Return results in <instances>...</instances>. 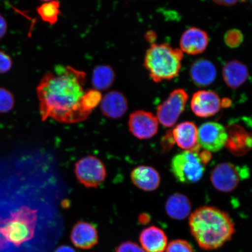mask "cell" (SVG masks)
<instances>
[{
	"mask_svg": "<svg viewBox=\"0 0 252 252\" xmlns=\"http://www.w3.org/2000/svg\"><path fill=\"white\" fill-rule=\"evenodd\" d=\"M242 1L243 2H246V1H250V0H242Z\"/></svg>",
	"mask_w": 252,
	"mask_h": 252,
	"instance_id": "cell-36",
	"label": "cell"
},
{
	"mask_svg": "<svg viewBox=\"0 0 252 252\" xmlns=\"http://www.w3.org/2000/svg\"><path fill=\"white\" fill-rule=\"evenodd\" d=\"M75 173L78 181L88 188L98 187L106 176L105 166L101 160L91 156L78 160L75 166Z\"/></svg>",
	"mask_w": 252,
	"mask_h": 252,
	"instance_id": "cell-8",
	"label": "cell"
},
{
	"mask_svg": "<svg viewBox=\"0 0 252 252\" xmlns=\"http://www.w3.org/2000/svg\"><path fill=\"white\" fill-rule=\"evenodd\" d=\"M200 149L199 146L173 157L171 169L177 181L184 184H193L202 178L205 164L200 158Z\"/></svg>",
	"mask_w": 252,
	"mask_h": 252,
	"instance_id": "cell-5",
	"label": "cell"
},
{
	"mask_svg": "<svg viewBox=\"0 0 252 252\" xmlns=\"http://www.w3.org/2000/svg\"><path fill=\"white\" fill-rule=\"evenodd\" d=\"M189 224L191 235L198 245L207 251L222 247L235 232L231 217L215 207L198 208L189 217Z\"/></svg>",
	"mask_w": 252,
	"mask_h": 252,
	"instance_id": "cell-3",
	"label": "cell"
},
{
	"mask_svg": "<svg viewBox=\"0 0 252 252\" xmlns=\"http://www.w3.org/2000/svg\"><path fill=\"white\" fill-rule=\"evenodd\" d=\"M115 80V72L110 65H98L94 69L92 83L94 89L99 91L108 90Z\"/></svg>",
	"mask_w": 252,
	"mask_h": 252,
	"instance_id": "cell-22",
	"label": "cell"
},
{
	"mask_svg": "<svg viewBox=\"0 0 252 252\" xmlns=\"http://www.w3.org/2000/svg\"><path fill=\"white\" fill-rule=\"evenodd\" d=\"M250 174L247 167L236 166L231 163H222L216 166L211 174V182L217 190L231 192L239 183Z\"/></svg>",
	"mask_w": 252,
	"mask_h": 252,
	"instance_id": "cell-6",
	"label": "cell"
},
{
	"mask_svg": "<svg viewBox=\"0 0 252 252\" xmlns=\"http://www.w3.org/2000/svg\"><path fill=\"white\" fill-rule=\"evenodd\" d=\"M61 4L58 1H46L37 8V13L43 21L50 25L55 24L58 22L59 16L61 15L60 11Z\"/></svg>",
	"mask_w": 252,
	"mask_h": 252,
	"instance_id": "cell-23",
	"label": "cell"
},
{
	"mask_svg": "<svg viewBox=\"0 0 252 252\" xmlns=\"http://www.w3.org/2000/svg\"><path fill=\"white\" fill-rule=\"evenodd\" d=\"M190 75L192 81L199 87L212 84L217 77V70L212 62L206 59L198 60L192 64Z\"/></svg>",
	"mask_w": 252,
	"mask_h": 252,
	"instance_id": "cell-19",
	"label": "cell"
},
{
	"mask_svg": "<svg viewBox=\"0 0 252 252\" xmlns=\"http://www.w3.org/2000/svg\"><path fill=\"white\" fill-rule=\"evenodd\" d=\"M209 43V37L206 31L196 27L185 31L180 40L181 51L190 55L203 53Z\"/></svg>",
	"mask_w": 252,
	"mask_h": 252,
	"instance_id": "cell-13",
	"label": "cell"
},
{
	"mask_svg": "<svg viewBox=\"0 0 252 252\" xmlns=\"http://www.w3.org/2000/svg\"><path fill=\"white\" fill-rule=\"evenodd\" d=\"M162 146L164 149H168L169 147H171L172 145L175 143L172 134V132H169L165 135V136L163 137Z\"/></svg>",
	"mask_w": 252,
	"mask_h": 252,
	"instance_id": "cell-30",
	"label": "cell"
},
{
	"mask_svg": "<svg viewBox=\"0 0 252 252\" xmlns=\"http://www.w3.org/2000/svg\"><path fill=\"white\" fill-rule=\"evenodd\" d=\"M12 60L7 54L0 50V74L6 73L11 70Z\"/></svg>",
	"mask_w": 252,
	"mask_h": 252,
	"instance_id": "cell-29",
	"label": "cell"
},
{
	"mask_svg": "<svg viewBox=\"0 0 252 252\" xmlns=\"http://www.w3.org/2000/svg\"><path fill=\"white\" fill-rule=\"evenodd\" d=\"M165 210L171 219L176 220H185L190 214L191 203L185 195L179 193H175L167 200Z\"/></svg>",
	"mask_w": 252,
	"mask_h": 252,
	"instance_id": "cell-21",
	"label": "cell"
},
{
	"mask_svg": "<svg viewBox=\"0 0 252 252\" xmlns=\"http://www.w3.org/2000/svg\"><path fill=\"white\" fill-rule=\"evenodd\" d=\"M141 247L146 252H163L168 245L164 231L155 226L144 229L140 235Z\"/></svg>",
	"mask_w": 252,
	"mask_h": 252,
	"instance_id": "cell-18",
	"label": "cell"
},
{
	"mask_svg": "<svg viewBox=\"0 0 252 252\" xmlns=\"http://www.w3.org/2000/svg\"><path fill=\"white\" fill-rule=\"evenodd\" d=\"M42 1H52V0H42Z\"/></svg>",
	"mask_w": 252,
	"mask_h": 252,
	"instance_id": "cell-35",
	"label": "cell"
},
{
	"mask_svg": "<svg viewBox=\"0 0 252 252\" xmlns=\"http://www.w3.org/2000/svg\"><path fill=\"white\" fill-rule=\"evenodd\" d=\"M198 128L191 122H184L176 126L172 131L175 143L185 151H190L199 147L197 143Z\"/></svg>",
	"mask_w": 252,
	"mask_h": 252,
	"instance_id": "cell-16",
	"label": "cell"
},
{
	"mask_svg": "<svg viewBox=\"0 0 252 252\" xmlns=\"http://www.w3.org/2000/svg\"><path fill=\"white\" fill-rule=\"evenodd\" d=\"M7 31V23L5 18L0 14V39L4 36Z\"/></svg>",
	"mask_w": 252,
	"mask_h": 252,
	"instance_id": "cell-31",
	"label": "cell"
},
{
	"mask_svg": "<svg viewBox=\"0 0 252 252\" xmlns=\"http://www.w3.org/2000/svg\"><path fill=\"white\" fill-rule=\"evenodd\" d=\"M54 252H76L73 248L68 245L60 246Z\"/></svg>",
	"mask_w": 252,
	"mask_h": 252,
	"instance_id": "cell-34",
	"label": "cell"
},
{
	"mask_svg": "<svg viewBox=\"0 0 252 252\" xmlns=\"http://www.w3.org/2000/svg\"><path fill=\"white\" fill-rule=\"evenodd\" d=\"M213 1L217 4L230 7L236 4L239 0H213Z\"/></svg>",
	"mask_w": 252,
	"mask_h": 252,
	"instance_id": "cell-32",
	"label": "cell"
},
{
	"mask_svg": "<svg viewBox=\"0 0 252 252\" xmlns=\"http://www.w3.org/2000/svg\"><path fill=\"white\" fill-rule=\"evenodd\" d=\"M184 53L167 43H153L145 56L144 67L157 83L171 80L181 71Z\"/></svg>",
	"mask_w": 252,
	"mask_h": 252,
	"instance_id": "cell-4",
	"label": "cell"
},
{
	"mask_svg": "<svg viewBox=\"0 0 252 252\" xmlns=\"http://www.w3.org/2000/svg\"><path fill=\"white\" fill-rule=\"evenodd\" d=\"M131 179L135 187L146 191L156 190L160 183L159 173L149 166H139L134 169L131 173Z\"/></svg>",
	"mask_w": 252,
	"mask_h": 252,
	"instance_id": "cell-17",
	"label": "cell"
},
{
	"mask_svg": "<svg viewBox=\"0 0 252 252\" xmlns=\"http://www.w3.org/2000/svg\"><path fill=\"white\" fill-rule=\"evenodd\" d=\"M102 94L99 91L91 89L85 91L81 99V106L85 111L91 113L101 102Z\"/></svg>",
	"mask_w": 252,
	"mask_h": 252,
	"instance_id": "cell-24",
	"label": "cell"
},
{
	"mask_svg": "<svg viewBox=\"0 0 252 252\" xmlns=\"http://www.w3.org/2000/svg\"><path fill=\"white\" fill-rule=\"evenodd\" d=\"M227 140L225 146L233 155L242 156L251 149L252 134L238 119L230 122L225 127Z\"/></svg>",
	"mask_w": 252,
	"mask_h": 252,
	"instance_id": "cell-11",
	"label": "cell"
},
{
	"mask_svg": "<svg viewBox=\"0 0 252 252\" xmlns=\"http://www.w3.org/2000/svg\"><path fill=\"white\" fill-rule=\"evenodd\" d=\"M115 252H146L143 248L135 242L126 241L118 246Z\"/></svg>",
	"mask_w": 252,
	"mask_h": 252,
	"instance_id": "cell-28",
	"label": "cell"
},
{
	"mask_svg": "<svg viewBox=\"0 0 252 252\" xmlns=\"http://www.w3.org/2000/svg\"><path fill=\"white\" fill-rule=\"evenodd\" d=\"M87 75L67 65H57L47 72L37 87L39 110L43 121L52 118L63 124H75L87 119L81 99Z\"/></svg>",
	"mask_w": 252,
	"mask_h": 252,
	"instance_id": "cell-1",
	"label": "cell"
},
{
	"mask_svg": "<svg viewBox=\"0 0 252 252\" xmlns=\"http://www.w3.org/2000/svg\"><path fill=\"white\" fill-rule=\"evenodd\" d=\"M221 108V100L218 94L213 91H198L192 97L191 109L197 117H212L217 114Z\"/></svg>",
	"mask_w": 252,
	"mask_h": 252,
	"instance_id": "cell-12",
	"label": "cell"
},
{
	"mask_svg": "<svg viewBox=\"0 0 252 252\" xmlns=\"http://www.w3.org/2000/svg\"><path fill=\"white\" fill-rule=\"evenodd\" d=\"M0 214V233L12 252H49L61 234L62 229L40 222L37 209L27 205L9 209L1 197Z\"/></svg>",
	"mask_w": 252,
	"mask_h": 252,
	"instance_id": "cell-2",
	"label": "cell"
},
{
	"mask_svg": "<svg viewBox=\"0 0 252 252\" xmlns=\"http://www.w3.org/2000/svg\"><path fill=\"white\" fill-rule=\"evenodd\" d=\"M14 96L11 92L0 87V113H7L13 109Z\"/></svg>",
	"mask_w": 252,
	"mask_h": 252,
	"instance_id": "cell-25",
	"label": "cell"
},
{
	"mask_svg": "<svg viewBox=\"0 0 252 252\" xmlns=\"http://www.w3.org/2000/svg\"><path fill=\"white\" fill-rule=\"evenodd\" d=\"M227 140L226 128L219 123H204L198 128L197 143L209 152H217L225 146Z\"/></svg>",
	"mask_w": 252,
	"mask_h": 252,
	"instance_id": "cell-9",
	"label": "cell"
},
{
	"mask_svg": "<svg viewBox=\"0 0 252 252\" xmlns=\"http://www.w3.org/2000/svg\"><path fill=\"white\" fill-rule=\"evenodd\" d=\"M243 41V33L237 29L229 30L225 34L224 42L230 48H236L241 45Z\"/></svg>",
	"mask_w": 252,
	"mask_h": 252,
	"instance_id": "cell-26",
	"label": "cell"
},
{
	"mask_svg": "<svg viewBox=\"0 0 252 252\" xmlns=\"http://www.w3.org/2000/svg\"><path fill=\"white\" fill-rule=\"evenodd\" d=\"M70 238L75 247L90 250L98 243V232L93 223L80 220L72 227Z\"/></svg>",
	"mask_w": 252,
	"mask_h": 252,
	"instance_id": "cell-14",
	"label": "cell"
},
{
	"mask_svg": "<svg viewBox=\"0 0 252 252\" xmlns=\"http://www.w3.org/2000/svg\"><path fill=\"white\" fill-rule=\"evenodd\" d=\"M129 130L140 140H147L155 136L158 131L159 122L152 113L137 110L132 113L128 120Z\"/></svg>",
	"mask_w": 252,
	"mask_h": 252,
	"instance_id": "cell-10",
	"label": "cell"
},
{
	"mask_svg": "<svg viewBox=\"0 0 252 252\" xmlns=\"http://www.w3.org/2000/svg\"><path fill=\"white\" fill-rule=\"evenodd\" d=\"M166 252H194L193 247L187 241L182 239L170 242L167 245Z\"/></svg>",
	"mask_w": 252,
	"mask_h": 252,
	"instance_id": "cell-27",
	"label": "cell"
},
{
	"mask_svg": "<svg viewBox=\"0 0 252 252\" xmlns=\"http://www.w3.org/2000/svg\"><path fill=\"white\" fill-rule=\"evenodd\" d=\"M145 38H146L147 42L154 43V42H155L157 39V34L154 31H150L147 32L146 33Z\"/></svg>",
	"mask_w": 252,
	"mask_h": 252,
	"instance_id": "cell-33",
	"label": "cell"
},
{
	"mask_svg": "<svg viewBox=\"0 0 252 252\" xmlns=\"http://www.w3.org/2000/svg\"><path fill=\"white\" fill-rule=\"evenodd\" d=\"M100 109L106 117L119 119L122 117L128 109V102L126 96L119 91L107 93L100 102Z\"/></svg>",
	"mask_w": 252,
	"mask_h": 252,
	"instance_id": "cell-15",
	"label": "cell"
},
{
	"mask_svg": "<svg viewBox=\"0 0 252 252\" xmlns=\"http://www.w3.org/2000/svg\"><path fill=\"white\" fill-rule=\"evenodd\" d=\"M189 98L184 89H176L158 107L157 118L165 127H171L184 112Z\"/></svg>",
	"mask_w": 252,
	"mask_h": 252,
	"instance_id": "cell-7",
	"label": "cell"
},
{
	"mask_svg": "<svg viewBox=\"0 0 252 252\" xmlns=\"http://www.w3.org/2000/svg\"><path fill=\"white\" fill-rule=\"evenodd\" d=\"M222 77L226 86L232 90H236L248 80V68L241 62L232 61L223 66Z\"/></svg>",
	"mask_w": 252,
	"mask_h": 252,
	"instance_id": "cell-20",
	"label": "cell"
}]
</instances>
